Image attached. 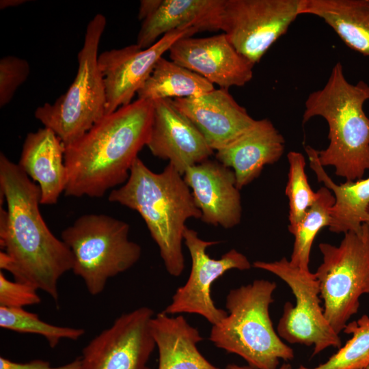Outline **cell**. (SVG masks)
<instances>
[{"label": "cell", "instance_id": "obj_1", "mask_svg": "<svg viewBox=\"0 0 369 369\" xmlns=\"http://www.w3.org/2000/svg\"><path fill=\"white\" fill-rule=\"evenodd\" d=\"M0 192L7 204L0 211L1 269L47 293L58 305L59 280L72 269L71 251L40 213L39 186L3 152Z\"/></svg>", "mask_w": 369, "mask_h": 369}, {"label": "cell", "instance_id": "obj_2", "mask_svg": "<svg viewBox=\"0 0 369 369\" xmlns=\"http://www.w3.org/2000/svg\"><path fill=\"white\" fill-rule=\"evenodd\" d=\"M152 113V102L137 99L105 115L81 137L65 146L64 194L100 197L124 184L139 152L146 146Z\"/></svg>", "mask_w": 369, "mask_h": 369}, {"label": "cell", "instance_id": "obj_3", "mask_svg": "<svg viewBox=\"0 0 369 369\" xmlns=\"http://www.w3.org/2000/svg\"><path fill=\"white\" fill-rule=\"evenodd\" d=\"M108 200L141 215L159 249L166 271L172 276H180L185 267V223L202 215L183 176L169 163L163 172H154L138 157L126 182L112 189Z\"/></svg>", "mask_w": 369, "mask_h": 369}, {"label": "cell", "instance_id": "obj_4", "mask_svg": "<svg viewBox=\"0 0 369 369\" xmlns=\"http://www.w3.org/2000/svg\"><path fill=\"white\" fill-rule=\"evenodd\" d=\"M367 100L369 85L363 81L349 83L338 62L324 87L305 102L303 124L320 116L329 126V146L318 150L320 163L334 167L336 174L346 181L361 179L369 170V118L364 111Z\"/></svg>", "mask_w": 369, "mask_h": 369}, {"label": "cell", "instance_id": "obj_5", "mask_svg": "<svg viewBox=\"0 0 369 369\" xmlns=\"http://www.w3.org/2000/svg\"><path fill=\"white\" fill-rule=\"evenodd\" d=\"M276 288L274 282L256 279L231 289L226 300L228 314L213 325L209 340L255 369H277L280 360H292L294 351L279 336L269 314Z\"/></svg>", "mask_w": 369, "mask_h": 369}, {"label": "cell", "instance_id": "obj_6", "mask_svg": "<svg viewBox=\"0 0 369 369\" xmlns=\"http://www.w3.org/2000/svg\"><path fill=\"white\" fill-rule=\"evenodd\" d=\"M126 222L104 214H86L65 228L61 239L72 256L74 275L92 296L103 292L108 281L133 267L141 247L128 238Z\"/></svg>", "mask_w": 369, "mask_h": 369}, {"label": "cell", "instance_id": "obj_7", "mask_svg": "<svg viewBox=\"0 0 369 369\" xmlns=\"http://www.w3.org/2000/svg\"><path fill=\"white\" fill-rule=\"evenodd\" d=\"M106 25L102 14H96L89 22L78 53L74 81L53 104L46 102L35 111V118L51 129L65 146L81 137L105 115L106 92L98 51Z\"/></svg>", "mask_w": 369, "mask_h": 369}, {"label": "cell", "instance_id": "obj_8", "mask_svg": "<svg viewBox=\"0 0 369 369\" xmlns=\"http://www.w3.org/2000/svg\"><path fill=\"white\" fill-rule=\"evenodd\" d=\"M318 247L323 262L314 273L325 316L339 334L358 312L361 296L369 293V225L344 233L338 246Z\"/></svg>", "mask_w": 369, "mask_h": 369}, {"label": "cell", "instance_id": "obj_9", "mask_svg": "<svg viewBox=\"0 0 369 369\" xmlns=\"http://www.w3.org/2000/svg\"><path fill=\"white\" fill-rule=\"evenodd\" d=\"M252 266L279 277L295 297L294 305L285 303L277 326V333L282 339L290 344L313 346L312 356L329 347H341L339 334L326 318L320 305L315 273L294 266L286 257L273 262L255 261Z\"/></svg>", "mask_w": 369, "mask_h": 369}, {"label": "cell", "instance_id": "obj_10", "mask_svg": "<svg viewBox=\"0 0 369 369\" xmlns=\"http://www.w3.org/2000/svg\"><path fill=\"white\" fill-rule=\"evenodd\" d=\"M301 3L302 0H223L219 30L254 66L301 14Z\"/></svg>", "mask_w": 369, "mask_h": 369}, {"label": "cell", "instance_id": "obj_11", "mask_svg": "<svg viewBox=\"0 0 369 369\" xmlns=\"http://www.w3.org/2000/svg\"><path fill=\"white\" fill-rule=\"evenodd\" d=\"M183 239L191 258V272L186 283L177 288L172 302L163 312L168 315L195 314L212 325H217L227 316L228 312L215 305L211 296L213 284L229 270H248L251 264L244 254L234 249L219 259L210 258L207 248L219 242L204 241L195 230L187 226Z\"/></svg>", "mask_w": 369, "mask_h": 369}, {"label": "cell", "instance_id": "obj_12", "mask_svg": "<svg viewBox=\"0 0 369 369\" xmlns=\"http://www.w3.org/2000/svg\"><path fill=\"white\" fill-rule=\"evenodd\" d=\"M151 308L142 306L121 314L82 350L81 369H151L149 359L156 347Z\"/></svg>", "mask_w": 369, "mask_h": 369}, {"label": "cell", "instance_id": "obj_13", "mask_svg": "<svg viewBox=\"0 0 369 369\" xmlns=\"http://www.w3.org/2000/svg\"><path fill=\"white\" fill-rule=\"evenodd\" d=\"M197 32L195 27L178 29L165 34L145 49L135 44L100 54L98 64L105 87V115L131 103L163 55L178 39Z\"/></svg>", "mask_w": 369, "mask_h": 369}, {"label": "cell", "instance_id": "obj_14", "mask_svg": "<svg viewBox=\"0 0 369 369\" xmlns=\"http://www.w3.org/2000/svg\"><path fill=\"white\" fill-rule=\"evenodd\" d=\"M169 53L172 61L220 88L244 86L253 77L254 66L234 49L223 33L206 38H181Z\"/></svg>", "mask_w": 369, "mask_h": 369}, {"label": "cell", "instance_id": "obj_15", "mask_svg": "<svg viewBox=\"0 0 369 369\" xmlns=\"http://www.w3.org/2000/svg\"><path fill=\"white\" fill-rule=\"evenodd\" d=\"M153 113L146 146L154 156L167 160L182 176L214 153L204 137L172 99L152 102Z\"/></svg>", "mask_w": 369, "mask_h": 369}, {"label": "cell", "instance_id": "obj_16", "mask_svg": "<svg viewBox=\"0 0 369 369\" xmlns=\"http://www.w3.org/2000/svg\"><path fill=\"white\" fill-rule=\"evenodd\" d=\"M183 178L204 223L225 229L239 224L242 215L240 190L231 168L217 160L208 159L188 168Z\"/></svg>", "mask_w": 369, "mask_h": 369}, {"label": "cell", "instance_id": "obj_17", "mask_svg": "<svg viewBox=\"0 0 369 369\" xmlns=\"http://www.w3.org/2000/svg\"><path fill=\"white\" fill-rule=\"evenodd\" d=\"M173 102L214 151L230 144L256 120L228 89H215L196 97L175 98Z\"/></svg>", "mask_w": 369, "mask_h": 369}, {"label": "cell", "instance_id": "obj_18", "mask_svg": "<svg viewBox=\"0 0 369 369\" xmlns=\"http://www.w3.org/2000/svg\"><path fill=\"white\" fill-rule=\"evenodd\" d=\"M223 3V0H141L138 18L142 23L136 44L147 49L160 36L178 29L219 31Z\"/></svg>", "mask_w": 369, "mask_h": 369}, {"label": "cell", "instance_id": "obj_19", "mask_svg": "<svg viewBox=\"0 0 369 369\" xmlns=\"http://www.w3.org/2000/svg\"><path fill=\"white\" fill-rule=\"evenodd\" d=\"M285 141L267 118L254 123L233 142L216 151V160L231 168L241 190L258 178L264 167L282 156Z\"/></svg>", "mask_w": 369, "mask_h": 369}, {"label": "cell", "instance_id": "obj_20", "mask_svg": "<svg viewBox=\"0 0 369 369\" xmlns=\"http://www.w3.org/2000/svg\"><path fill=\"white\" fill-rule=\"evenodd\" d=\"M65 146L50 128L44 127L27 135L18 165L36 182L40 204H55L66 189L67 172Z\"/></svg>", "mask_w": 369, "mask_h": 369}, {"label": "cell", "instance_id": "obj_21", "mask_svg": "<svg viewBox=\"0 0 369 369\" xmlns=\"http://www.w3.org/2000/svg\"><path fill=\"white\" fill-rule=\"evenodd\" d=\"M150 327L159 351L158 369H220L199 351L203 337L182 316L159 312L152 318Z\"/></svg>", "mask_w": 369, "mask_h": 369}, {"label": "cell", "instance_id": "obj_22", "mask_svg": "<svg viewBox=\"0 0 369 369\" xmlns=\"http://www.w3.org/2000/svg\"><path fill=\"white\" fill-rule=\"evenodd\" d=\"M305 150L318 180L334 194L329 230L338 234L359 231L363 223H369V177L337 184L320 163L318 150L310 146Z\"/></svg>", "mask_w": 369, "mask_h": 369}, {"label": "cell", "instance_id": "obj_23", "mask_svg": "<svg viewBox=\"0 0 369 369\" xmlns=\"http://www.w3.org/2000/svg\"><path fill=\"white\" fill-rule=\"evenodd\" d=\"M301 13L320 18L348 47L369 57V0H302Z\"/></svg>", "mask_w": 369, "mask_h": 369}, {"label": "cell", "instance_id": "obj_24", "mask_svg": "<svg viewBox=\"0 0 369 369\" xmlns=\"http://www.w3.org/2000/svg\"><path fill=\"white\" fill-rule=\"evenodd\" d=\"M213 90V84L201 75L162 57L137 95V99L153 102L196 97Z\"/></svg>", "mask_w": 369, "mask_h": 369}, {"label": "cell", "instance_id": "obj_25", "mask_svg": "<svg viewBox=\"0 0 369 369\" xmlns=\"http://www.w3.org/2000/svg\"><path fill=\"white\" fill-rule=\"evenodd\" d=\"M317 198L307 210L297 226L290 232L294 244L290 262L294 266L309 271V262L313 242L318 232L330 224L331 208L335 197L326 187L317 191Z\"/></svg>", "mask_w": 369, "mask_h": 369}, {"label": "cell", "instance_id": "obj_26", "mask_svg": "<svg viewBox=\"0 0 369 369\" xmlns=\"http://www.w3.org/2000/svg\"><path fill=\"white\" fill-rule=\"evenodd\" d=\"M0 327L20 333L41 336L52 348L63 339L77 340L85 333L82 328L61 327L44 322L38 314L24 308L0 307Z\"/></svg>", "mask_w": 369, "mask_h": 369}, {"label": "cell", "instance_id": "obj_27", "mask_svg": "<svg viewBox=\"0 0 369 369\" xmlns=\"http://www.w3.org/2000/svg\"><path fill=\"white\" fill-rule=\"evenodd\" d=\"M352 337L325 362L315 367L297 369H366L369 366V316L348 322L342 331Z\"/></svg>", "mask_w": 369, "mask_h": 369}, {"label": "cell", "instance_id": "obj_28", "mask_svg": "<svg viewBox=\"0 0 369 369\" xmlns=\"http://www.w3.org/2000/svg\"><path fill=\"white\" fill-rule=\"evenodd\" d=\"M289 164L286 195L288 198V231L291 232L301 221L307 210L317 198L312 191L305 172V160L303 154L290 151L287 154Z\"/></svg>", "mask_w": 369, "mask_h": 369}, {"label": "cell", "instance_id": "obj_29", "mask_svg": "<svg viewBox=\"0 0 369 369\" xmlns=\"http://www.w3.org/2000/svg\"><path fill=\"white\" fill-rule=\"evenodd\" d=\"M30 73L28 62L8 55L0 59V107L8 105L18 88L26 81Z\"/></svg>", "mask_w": 369, "mask_h": 369}, {"label": "cell", "instance_id": "obj_30", "mask_svg": "<svg viewBox=\"0 0 369 369\" xmlns=\"http://www.w3.org/2000/svg\"><path fill=\"white\" fill-rule=\"evenodd\" d=\"M38 289L29 284L11 281L0 272V307L23 308L39 304L41 299Z\"/></svg>", "mask_w": 369, "mask_h": 369}, {"label": "cell", "instance_id": "obj_31", "mask_svg": "<svg viewBox=\"0 0 369 369\" xmlns=\"http://www.w3.org/2000/svg\"><path fill=\"white\" fill-rule=\"evenodd\" d=\"M81 367L80 357L65 365L57 367L51 366L49 361L42 359L18 363L3 357H0V369H81Z\"/></svg>", "mask_w": 369, "mask_h": 369}, {"label": "cell", "instance_id": "obj_32", "mask_svg": "<svg viewBox=\"0 0 369 369\" xmlns=\"http://www.w3.org/2000/svg\"><path fill=\"white\" fill-rule=\"evenodd\" d=\"M224 369H255L249 366H241L234 364H228ZM277 369H292V366L289 363H284L279 366Z\"/></svg>", "mask_w": 369, "mask_h": 369}, {"label": "cell", "instance_id": "obj_33", "mask_svg": "<svg viewBox=\"0 0 369 369\" xmlns=\"http://www.w3.org/2000/svg\"><path fill=\"white\" fill-rule=\"evenodd\" d=\"M27 1L26 0H1L0 9L4 10L10 7H16L24 4Z\"/></svg>", "mask_w": 369, "mask_h": 369}, {"label": "cell", "instance_id": "obj_34", "mask_svg": "<svg viewBox=\"0 0 369 369\" xmlns=\"http://www.w3.org/2000/svg\"><path fill=\"white\" fill-rule=\"evenodd\" d=\"M368 213H369V207H368ZM368 224L369 225V223Z\"/></svg>", "mask_w": 369, "mask_h": 369}, {"label": "cell", "instance_id": "obj_35", "mask_svg": "<svg viewBox=\"0 0 369 369\" xmlns=\"http://www.w3.org/2000/svg\"><path fill=\"white\" fill-rule=\"evenodd\" d=\"M366 369H369V366Z\"/></svg>", "mask_w": 369, "mask_h": 369}, {"label": "cell", "instance_id": "obj_36", "mask_svg": "<svg viewBox=\"0 0 369 369\" xmlns=\"http://www.w3.org/2000/svg\"><path fill=\"white\" fill-rule=\"evenodd\" d=\"M369 85V84H368Z\"/></svg>", "mask_w": 369, "mask_h": 369}]
</instances>
